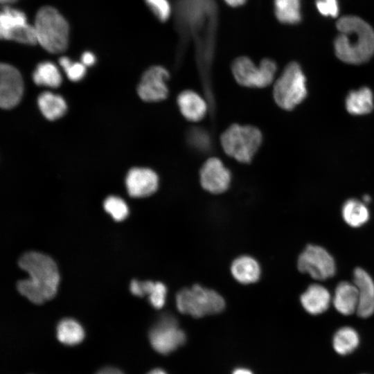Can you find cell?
Wrapping results in <instances>:
<instances>
[{
  "label": "cell",
  "mask_w": 374,
  "mask_h": 374,
  "mask_svg": "<svg viewBox=\"0 0 374 374\" xmlns=\"http://www.w3.org/2000/svg\"><path fill=\"white\" fill-rule=\"evenodd\" d=\"M347 112L355 116L369 114L374 108V95L368 87L350 91L345 99Z\"/></svg>",
  "instance_id": "d6986e66"
},
{
  "label": "cell",
  "mask_w": 374,
  "mask_h": 374,
  "mask_svg": "<svg viewBox=\"0 0 374 374\" xmlns=\"http://www.w3.org/2000/svg\"><path fill=\"white\" fill-rule=\"evenodd\" d=\"M200 183L207 191L219 194L226 191L231 183V175L222 161L212 157L206 161L199 172Z\"/></svg>",
  "instance_id": "7c38bea8"
},
{
  "label": "cell",
  "mask_w": 374,
  "mask_h": 374,
  "mask_svg": "<svg viewBox=\"0 0 374 374\" xmlns=\"http://www.w3.org/2000/svg\"><path fill=\"white\" fill-rule=\"evenodd\" d=\"M84 337L82 327L73 319H64L57 325V337L64 344L76 345L82 341Z\"/></svg>",
  "instance_id": "cb8c5ba5"
},
{
  "label": "cell",
  "mask_w": 374,
  "mask_h": 374,
  "mask_svg": "<svg viewBox=\"0 0 374 374\" xmlns=\"http://www.w3.org/2000/svg\"><path fill=\"white\" fill-rule=\"evenodd\" d=\"M233 374H253L247 368H237L233 372Z\"/></svg>",
  "instance_id": "d590c367"
},
{
  "label": "cell",
  "mask_w": 374,
  "mask_h": 374,
  "mask_svg": "<svg viewBox=\"0 0 374 374\" xmlns=\"http://www.w3.org/2000/svg\"><path fill=\"white\" fill-rule=\"evenodd\" d=\"M34 82L37 85H44L55 88L62 82V76L57 67L50 62L39 63L33 75Z\"/></svg>",
  "instance_id": "4316f807"
},
{
  "label": "cell",
  "mask_w": 374,
  "mask_h": 374,
  "mask_svg": "<svg viewBox=\"0 0 374 374\" xmlns=\"http://www.w3.org/2000/svg\"><path fill=\"white\" fill-rule=\"evenodd\" d=\"M299 270L308 273L317 280H326L335 275V262L332 256L323 247L309 244L298 259Z\"/></svg>",
  "instance_id": "9c48e42d"
},
{
  "label": "cell",
  "mask_w": 374,
  "mask_h": 374,
  "mask_svg": "<svg viewBox=\"0 0 374 374\" xmlns=\"http://www.w3.org/2000/svg\"><path fill=\"white\" fill-rule=\"evenodd\" d=\"M28 23L24 12L5 6L0 14V37L1 39L12 40L13 37Z\"/></svg>",
  "instance_id": "ac0fdd59"
},
{
  "label": "cell",
  "mask_w": 374,
  "mask_h": 374,
  "mask_svg": "<svg viewBox=\"0 0 374 374\" xmlns=\"http://www.w3.org/2000/svg\"><path fill=\"white\" fill-rule=\"evenodd\" d=\"M176 305L181 313L198 318L220 313L224 309L225 301L215 291L194 285L177 293Z\"/></svg>",
  "instance_id": "8992f818"
},
{
  "label": "cell",
  "mask_w": 374,
  "mask_h": 374,
  "mask_svg": "<svg viewBox=\"0 0 374 374\" xmlns=\"http://www.w3.org/2000/svg\"><path fill=\"white\" fill-rule=\"evenodd\" d=\"M274 10L283 24H295L301 19V0H274Z\"/></svg>",
  "instance_id": "484cf974"
},
{
  "label": "cell",
  "mask_w": 374,
  "mask_h": 374,
  "mask_svg": "<svg viewBox=\"0 0 374 374\" xmlns=\"http://www.w3.org/2000/svg\"><path fill=\"white\" fill-rule=\"evenodd\" d=\"M262 140L260 131L251 125L234 124L221 135L222 147L226 154L241 163H249Z\"/></svg>",
  "instance_id": "5b68a950"
},
{
  "label": "cell",
  "mask_w": 374,
  "mask_h": 374,
  "mask_svg": "<svg viewBox=\"0 0 374 374\" xmlns=\"http://www.w3.org/2000/svg\"><path fill=\"white\" fill-rule=\"evenodd\" d=\"M306 82L300 64L296 62L289 63L274 84L273 96L276 103L283 109H293L307 96Z\"/></svg>",
  "instance_id": "277c9868"
},
{
  "label": "cell",
  "mask_w": 374,
  "mask_h": 374,
  "mask_svg": "<svg viewBox=\"0 0 374 374\" xmlns=\"http://www.w3.org/2000/svg\"><path fill=\"white\" fill-rule=\"evenodd\" d=\"M342 215L348 224L357 227L367 222L369 212L363 202L356 199H350L343 205Z\"/></svg>",
  "instance_id": "d4e9b609"
},
{
  "label": "cell",
  "mask_w": 374,
  "mask_h": 374,
  "mask_svg": "<svg viewBox=\"0 0 374 374\" xmlns=\"http://www.w3.org/2000/svg\"><path fill=\"white\" fill-rule=\"evenodd\" d=\"M37 104L43 116L50 121L60 118L66 110L64 98L48 91L43 92L38 96Z\"/></svg>",
  "instance_id": "7402d4cb"
},
{
  "label": "cell",
  "mask_w": 374,
  "mask_h": 374,
  "mask_svg": "<svg viewBox=\"0 0 374 374\" xmlns=\"http://www.w3.org/2000/svg\"><path fill=\"white\" fill-rule=\"evenodd\" d=\"M59 64L71 81H79L85 75L86 66L82 62H73L67 57H62Z\"/></svg>",
  "instance_id": "f1b7e54d"
},
{
  "label": "cell",
  "mask_w": 374,
  "mask_h": 374,
  "mask_svg": "<svg viewBox=\"0 0 374 374\" xmlns=\"http://www.w3.org/2000/svg\"><path fill=\"white\" fill-rule=\"evenodd\" d=\"M226 3L231 6H239L244 3L246 0H224Z\"/></svg>",
  "instance_id": "e575fe53"
},
{
  "label": "cell",
  "mask_w": 374,
  "mask_h": 374,
  "mask_svg": "<svg viewBox=\"0 0 374 374\" xmlns=\"http://www.w3.org/2000/svg\"><path fill=\"white\" fill-rule=\"evenodd\" d=\"M359 341V335L355 329L350 326H344L335 332L332 337V347L337 354L344 356L355 350Z\"/></svg>",
  "instance_id": "44dd1931"
},
{
  "label": "cell",
  "mask_w": 374,
  "mask_h": 374,
  "mask_svg": "<svg viewBox=\"0 0 374 374\" xmlns=\"http://www.w3.org/2000/svg\"><path fill=\"white\" fill-rule=\"evenodd\" d=\"M37 43L51 53L66 50L69 27L65 18L51 6L42 7L35 16V24Z\"/></svg>",
  "instance_id": "3957f363"
},
{
  "label": "cell",
  "mask_w": 374,
  "mask_h": 374,
  "mask_svg": "<svg viewBox=\"0 0 374 374\" xmlns=\"http://www.w3.org/2000/svg\"><path fill=\"white\" fill-rule=\"evenodd\" d=\"M169 72L161 66H153L143 74L138 85L139 97L146 102H159L166 99L168 95L166 82Z\"/></svg>",
  "instance_id": "30bf717a"
},
{
  "label": "cell",
  "mask_w": 374,
  "mask_h": 374,
  "mask_svg": "<svg viewBox=\"0 0 374 374\" xmlns=\"http://www.w3.org/2000/svg\"><path fill=\"white\" fill-rule=\"evenodd\" d=\"M353 281L358 290L359 301L357 314L368 318L374 313V281L362 268L354 270Z\"/></svg>",
  "instance_id": "5bb4252c"
},
{
  "label": "cell",
  "mask_w": 374,
  "mask_h": 374,
  "mask_svg": "<svg viewBox=\"0 0 374 374\" xmlns=\"http://www.w3.org/2000/svg\"><path fill=\"white\" fill-rule=\"evenodd\" d=\"M364 374H365V373H364Z\"/></svg>",
  "instance_id": "ab89813d"
},
{
  "label": "cell",
  "mask_w": 374,
  "mask_h": 374,
  "mask_svg": "<svg viewBox=\"0 0 374 374\" xmlns=\"http://www.w3.org/2000/svg\"><path fill=\"white\" fill-rule=\"evenodd\" d=\"M96 62V57L94 55L89 51L82 53L81 57V62L86 66H91Z\"/></svg>",
  "instance_id": "d6a6232c"
},
{
  "label": "cell",
  "mask_w": 374,
  "mask_h": 374,
  "mask_svg": "<svg viewBox=\"0 0 374 374\" xmlns=\"http://www.w3.org/2000/svg\"><path fill=\"white\" fill-rule=\"evenodd\" d=\"M231 271L234 278L242 284L255 283L260 275L258 262L247 256L236 258L231 265Z\"/></svg>",
  "instance_id": "ffe728a7"
},
{
  "label": "cell",
  "mask_w": 374,
  "mask_h": 374,
  "mask_svg": "<svg viewBox=\"0 0 374 374\" xmlns=\"http://www.w3.org/2000/svg\"><path fill=\"white\" fill-rule=\"evenodd\" d=\"M301 303L305 310L310 314L317 315L326 312L330 304L329 291L319 284H312L301 296Z\"/></svg>",
  "instance_id": "9a60e30c"
},
{
  "label": "cell",
  "mask_w": 374,
  "mask_h": 374,
  "mask_svg": "<svg viewBox=\"0 0 374 374\" xmlns=\"http://www.w3.org/2000/svg\"><path fill=\"white\" fill-rule=\"evenodd\" d=\"M358 301V290L355 284L342 281L337 285L332 303L340 314L347 316L356 312Z\"/></svg>",
  "instance_id": "2e32d148"
},
{
  "label": "cell",
  "mask_w": 374,
  "mask_h": 374,
  "mask_svg": "<svg viewBox=\"0 0 374 374\" xmlns=\"http://www.w3.org/2000/svg\"><path fill=\"white\" fill-rule=\"evenodd\" d=\"M17 1V0H0L1 3L5 6H8V4L12 3Z\"/></svg>",
  "instance_id": "74e56055"
},
{
  "label": "cell",
  "mask_w": 374,
  "mask_h": 374,
  "mask_svg": "<svg viewBox=\"0 0 374 374\" xmlns=\"http://www.w3.org/2000/svg\"><path fill=\"white\" fill-rule=\"evenodd\" d=\"M190 145L199 151H206L211 145V137L208 133L200 128H193L188 133Z\"/></svg>",
  "instance_id": "f546056e"
},
{
  "label": "cell",
  "mask_w": 374,
  "mask_h": 374,
  "mask_svg": "<svg viewBox=\"0 0 374 374\" xmlns=\"http://www.w3.org/2000/svg\"><path fill=\"white\" fill-rule=\"evenodd\" d=\"M316 6L323 16L335 17L339 14L338 0H316Z\"/></svg>",
  "instance_id": "1f68e13d"
},
{
  "label": "cell",
  "mask_w": 374,
  "mask_h": 374,
  "mask_svg": "<svg viewBox=\"0 0 374 374\" xmlns=\"http://www.w3.org/2000/svg\"><path fill=\"white\" fill-rule=\"evenodd\" d=\"M24 91L19 71L14 66L2 63L0 65V106L8 109L15 107L21 100Z\"/></svg>",
  "instance_id": "8fae6325"
},
{
  "label": "cell",
  "mask_w": 374,
  "mask_h": 374,
  "mask_svg": "<svg viewBox=\"0 0 374 374\" xmlns=\"http://www.w3.org/2000/svg\"><path fill=\"white\" fill-rule=\"evenodd\" d=\"M149 339L152 348L157 352L167 355L182 346L186 340V336L179 328L175 318L166 314L151 328Z\"/></svg>",
  "instance_id": "ba28073f"
},
{
  "label": "cell",
  "mask_w": 374,
  "mask_h": 374,
  "mask_svg": "<svg viewBox=\"0 0 374 374\" xmlns=\"http://www.w3.org/2000/svg\"><path fill=\"white\" fill-rule=\"evenodd\" d=\"M363 199L364 202H368L371 200V197L368 195H365L363 197Z\"/></svg>",
  "instance_id": "f35d334b"
},
{
  "label": "cell",
  "mask_w": 374,
  "mask_h": 374,
  "mask_svg": "<svg viewBox=\"0 0 374 374\" xmlns=\"http://www.w3.org/2000/svg\"><path fill=\"white\" fill-rule=\"evenodd\" d=\"M125 183L130 196L147 197L157 190L159 177L157 173L150 168H133L129 170Z\"/></svg>",
  "instance_id": "4fadbf2b"
},
{
  "label": "cell",
  "mask_w": 374,
  "mask_h": 374,
  "mask_svg": "<svg viewBox=\"0 0 374 374\" xmlns=\"http://www.w3.org/2000/svg\"><path fill=\"white\" fill-rule=\"evenodd\" d=\"M177 105L181 114L187 120L193 122L202 120L208 109L204 99L195 91L190 90L182 91L178 96Z\"/></svg>",
  "instance_id": "e0dca14e"
},
{
  "label": "cell",
  "mask_w": 374,
  "mask_h": 374,
  "mask_svg": "<svg viewBox=\"0 0 374 374\" xmlns=\"http://www.w3.org/2000/svg\"><path fill=\"white\" fill-rule=\"evenodd\" d=\"M134 292L137 296H143L148 294L150 304L156 309L161 308L165 304L167 290L161 282L137 281Z\"/></svg>",
  "instance_id": "603a6c76"
},
{
  "label": "cell",
  "mask_w": 374,
  "mask_h": 374,
  "mask_svg": "<svg viewBox=\"0 0 374 374\" xmlns=\"http://www.w3.org/2000/svg\"><path fill=\"white\" fill-rule=\"evenodd\" d=\"M145 3L161 21H166L171 14V6L168 0H145Z\"/></svg>",
  "instance_id": "4dcf8cb0"
},
{
  "label": "cell",
  "mask_w": 374,
  "mask_h": 374,
  "mask_svg": "<svg viewBox=\"0 0 374 374\" xmlns=\"http://www.w3.org/2000/svg\"><path fill=\"white\" fill-rule=\"evenodd\" d=\"M338 35L334 40L337 57L349 64H361L374 55V30L359 17H341L336 24Z\"/></svg>",
  "instance_id": "7a4b0ae2"
},
{
  "label": "cell",
  "mask_w": 374,
  "mask_h": 374,
  "mask_svg": "<svg viewBox=\"0 0 374 374\" xmlns=\"http://www.w3.org/2000/svg\"><path fill=\"white\" fill-rule=\"evenodd\" d=\"M19 265L29 274V278L17 283L21 294L36 304H41L55 296L60 275L57 265L51 257L30 251L20 258Z\"/></svg>",
  "instance_id": "6da1fadb"
},
{
  "label": "cell",
  "mask_w": 374,
  "mask_h": 374,
  "mask_svg": "<svg viewBox=\"0 0 374 374\" xmlns=\"http://www.w3.org/2000/svg\"><path fill=\"white\" fill-rule=\"evenodd\" d=\"M231 69L235 80L240 84L262 88L269 86L274 81L277 66L274 60L269 58L263 59L256 65L249 57H240L233 61Z\"/></svg>",
  "instance_id": "52a82bcc"
},
{
  "label": "cell",
  "mask_w": 374,
  "mask_h": 374,
  "mask_svg": "<svg viewBox=\"0 0 374 374\" xmlns=\"http://www.w3.org/2000/svg\"><path fill=\"white\" fill-rule=\"evenodd\" d=\"M96 374H123L120 370L115 368H105L99 371Z\"/></svg>",
  "instance_id": "836d02e7"
},
{
  "label": "cell",
  "mask_w": 374,
  "mask_h": 374,
  "mask_svg": "<svg viewBox=\"0 0 374 374\" xmlns=\"http://www.w3.org/2000/svg\"><path fill=\"white\" fill-rule=\"evenodd\" d=\"M148 374H168V373L162 369L156 368L151 371Z\"/></svg>",
  "instance_id": "8d00e7d4"
},
{
  "label": "cell",
  "mask_w": 374,
  "mask_h": 374,
  "mask_svg": "<svg viewBox=\"0 0 374 374\" xmlns=\"http://www.w3.org/2000/svg\"><path fill=\"white\" fill-rule=\"evenodd\" d=\"M104 208L116 221L124 220L128 215L126 203L118 197H108L104 202Z\"/></svg>",
  "instance_id": "83f0119b"
}]
</instances>
